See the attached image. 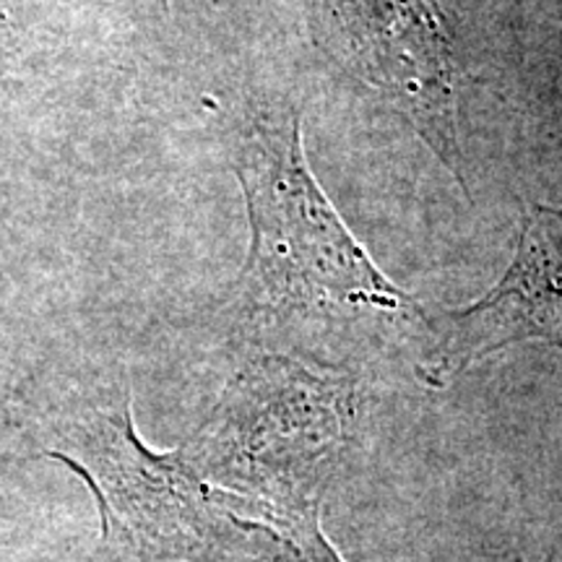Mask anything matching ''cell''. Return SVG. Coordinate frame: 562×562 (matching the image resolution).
<instances>
[{
	"mask_svg": "<svg viewBox=\"0 0 562 562\" xmlns=\"http://www.w3.org/2000/svg\"><path fill=\"white\" fill-rule=\"evenodd\" d=\"M336 24L360 79L396 102L461 180L459 70L438 0H336Z\"/></svg>",
	"mask_w": 562,
	"mask_h": 562,
	"instance_id": "obj_2",
	"label": "cell"
},
{
	"mask_svg": "<svg viewBox=\"0 0 562 562\" xmlns=\"http://www.w3.org/2000/svg\"><path fill=\"white\" fill-rule=\"evenodd\" d=\"M451 321L440 370L461 368L518 339L562 344V211L533 206L510 271L487 297Z\"/></svg>",
	"mask_w": 562,
	"mask_h": 562,
	"instance_id": "obj_3",
	"label": "cell"
},
{
	"mask_svg": "<svg viewBox=\"0 0 562 562\" xmlns=\"http://www.w3.org/2000/svg\"><path fill=\"white\" fill-rule=\"evenodd\" d=\"M250 211V256L240 290L294 305L402 311L409 297L372 266L307 172L300 112L258 121L235 165Z\"/></svg>",
	"mask_w": 562,
	"mask_h": 562,
	"instance_id": "obj_1",
	"label": "cell"
}]
</instances>
